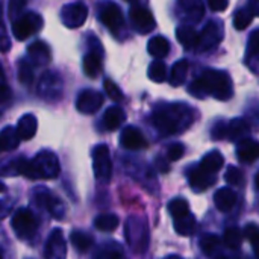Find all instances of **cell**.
<instances>
[{"label": "cell", "instance_id": "obj_44", "mask_svg": "<svg viewBox=\"0 0 259 259\" xmlns=\"http://www.w3.org/2000/svg\"><path fill=\"white\" fill-rule=\"evenodd\" d=\"M243 237H246V238L250 241V244H252L253 250L256 252V250H258V237H259V229H258V226H256V223H249V225L244 228V234H243Z\"/></svg>", "mask_w": 259, "mask_h": 259}, {"label": "cell", "instance_id": "obj_35", "mask_svg": "<svg viewBox=\"0 0 259 259\" xmlns=\"http://www.w3.org/2000/svg\"><path fill=\"white\" fill-rule=\"evenodd\" d=\"M259 30H253L252 35H250V39H249V44H247V50H249V55H247V64L250 65V68L253 71H258V67H256V62H258V55H259Z\"/></svg>", "mask_w": 259, "mask_h": 259}, {"label": "cell", "instance_id": "obj_22", "mask_svg": "<svg viewBox=\"0 0 259 259\" xmlns=\"http://www.w3.org/2000/svg\"><path fill=\"white\" fill-rule=\"evenodd\" d=\"M36 129H38V121H36V117L32 115V114H26L23 115L18 123H17V135L20 140H32L36 134Z\"/></svg>", "mask_w": 259, "mask_h": 259}, {"label": "cell", "instance_id": "obj_48", "mask_svg": "<svg viewBox=\"0 0 259 259\" xmlns=\"http://www.w3.org/2000/svg\"><path fill=\"white\" fill-rule=\"evenodd\" d=\"M206 2H208V6L215 12L225 11L229 5V0H206Z\"/></svg>", "mask_w": 259, "mask_h": 259}, {"label": "cell", "instance_id": "obj_55", "mask_svg": "<svg viewBox=\"0 0 259 259\" xmlns=\"http://www.w3.org/2000/svg\"><path fill=\"white\" fill-rule=\"evenodd\" d=\"M164 259H184V258H181V256H178V255H170V256H167V258H164Z\"/></svg>", "mask_w": 259, "mask_h": 259}, {"label": "cell", "instance_id": "obj_20", "mask_svg": "<svg viewBox=\"0 0 259 259\" xmlns=\"http://www.w3.org/2000/svg\"><path fill=\"white\" fill-rule=\"evenodd\" d=\"M29 62L35 65H46L50 61V47L44 41H33L27 47Z\"/></svg>", "mask_w": 259, "mask_h": 259}, {"label": "cell", "instance_id": "obj_40", "mask_svg": "<svg viewBox=\"0 0 259 259\" xmlns=\"http://www.w3.org/2000/svg\"><path fill=\"white\" fill-rule=\"evenodd\" d=\"M220 246V238L215 234H205L200 238V249L206 256H211Z\"/></svg>", "mask_w": 259, "mask_h": 259}, {"label": "cell", "instance_id": "obj_12", "mask_svg": "<svg viewBox=\"0 0 259 259\" xmlns=\"http://www.w3.org/2000/svg\"><path fill=\"white\" fill-rule=\"evenodd\" d=\"M87 17H88V9L82 2L68 3L61 9V21L70 29L80 27L87 21Z\"/></svg>", "mask_w": 259, "mask_h": 259}, {"label": "cell", "instance_id": "obj_60", "mask_svg": "<svg viewBox=\"0 0 259 259\" xmlns=\"http://www.w3.org/2000/svg\"><path fill=\"white\" fill-rule=\"evenodd\" d=\"M124 2H129V3H132V2H135V0H124Z\"/></svg>", "mask_w": 259, "mask_h": 259}, {"label": "cell", "instance_id": "obj_29", "mask_svg": "<svg viewBox=\"0 0 259 259\" xmlns=\"http://www.w3.org/2000/svg\"><path fill=\"white\" fill-rule=\"evenodd\" d=\"M70 240H71V244L74 246V249L80 253H87L94 246L93 235L85 231H73L70 235Z\"/></svg>", "mask_w": 259, "mask_h": 259}, {"label": "cell", "instance_id": "obj_10", "mask_svg": "<svg viewBox=\"0 0 259 259\" xmlns=\"http://www.w3.org/2000/svg\"><path fill=\"white\" fill-rule=\"evenodd\" d=\"M99 20L106 26L112 35H118L124 27V17L121 9L112 2H103L99 6Z\"/></svg>", "mask_w": 259, "mask_h": 259}, {"label": "cell", "instance_id": "obj_30", "mask_svg": "<svg viewBox=\"0 0 259 259\" xmlns=\"http://www.w3.org/2000/svg\"><path fill=\"white\" fill-rule=\"evenodd\" d=\"M176 36L178 41L185 47V49H193L196 47L197 42V32L193 26L190 24H182L176 29Z\"/></svg>", "mask_w": 259, "mask_h": 259}, {"label": "cell", "instance_id": "obj_1", "mask_svg": "<svg viewBox=\"0 0 259 259\" xmlns=\"http://www.w3.org/2000/svg\"><path fill=\"white\" fill-rule=\"evenodd\" d=\"M194 114L182 103H162L152 114V123L161 135H176L191 126Z\"/></svg>", "mask_w": 259, "mask_h": 259}, {"label": "cell", "instance_id": "obj_54", "mask_svg": "<svg viewBox=\"0 0 259 259\" xmlns=\"http://www.w3.org/2000/svg\"><path fill=\"white\" fill-rule=\"evenodd\" d=\"M3 83H6V79H5V73H3V68H2V65H0V85H3Z\"/></svg>", "mask_w": 259, "mask_h": 259}, {"label": "cell", "instance_id": "obj_4", "mask_svg": "<svg viewBox=\"0 0 259 259\" xmlns=\"http://www.w3.org/2000/svg\"><path fill=\"white\" fill-rule=\"evenodd\" d=\"M124 237L129 247L135 253H143L149 247V241H150L147 222L138 215L129 217L124 226Z\"/></svg>", "mask_w": 259, "mask_h": 259}, {"label": "cell", "instance_id": "obj_11", "mask_svg": "<svg viewBox=\"0 0 259 259\" xmlns=\"http://www.w3.org/2000/svg\"><path fill=\"white\" fill-rule=\"evenodd\" d=\"M35 200L53 219H56V220L64 219V215H65V206H64V203L59 200V197H56L55 194H52L46 187H38L35 190Z\"/></svg>", "mask_w": 259, "mask_h": 259}, {"label": "cell", "instance_id": "obj_24", "mask_svg": "<svg viewBox=\"0 0 259 259\" xmlns=\"http://www.w3.org/2000/svg\"><path fill=\"white\" fill-rule=\"evenodd\" d=\"M100 55H102V52L91 50L83 56L82 68L88 77H97V74L100 73V68H102V56Z\"/></svg>", "mask_w": 259, "mask_h": 259}, {"label": "cell", "instance_id": "obj_49", "mask_svg": "<svg viewBox=\"0 0 259 259\" xmlns=\"http://www.w3.org/2000/svg\"><path fill=\"white\" fill-rule=\"evenodd\" d=\"M11 97H12L11 88L6 83L0 85V103H8L11 100Z\"/></svg>", "mask_w": 259, "mask_h": 259}, {"label": "cell", "instance_id": "obj_28", "mask_svg": "<svg viewBox=\"0 0 259 259\" xmlns=\"http://www.w3.org/2000/svg\"><path fill=\"white\" fill-rule=\"evenodd\" d=\"M124 252L118 243H105L102 244L93 255V259H123Z\"/></svg>", "mask_w": 259, "mask_h": 259}, {"label": "cell", "instance_id": "obj_61", "mask_svg": "<svg viewBox=\"0 0 259 259\" xmlns=\"http://www.w3.org/2000/svg\"><path fill=\"white\" fill-rule=\"evenodd\" d=\"M0 152H2V149H0Z\"/></svg>", "mask_w": 259, "mask_h": 259}, {"label": "cell", "instance_id": "obj_51", "mask_svg": "<svg viewBox=\"0 0 259 259\" xmlns=\"http://www.w3.org/2000/svg\"><path fill=\"white\" fill-rule=\"evenodd\" d=\"M9 209H11V203L6 206V205H5V200H0V220L5 219V217L8 215Z\"/></svg>", "mask_w": 259, "mask_h": 259}, {"label": "cell", "instance_id": "obj_3", "mask_svg": "<svg viewBox=\"0 0 259 259\" xmlns=\"http://www.w3.org/2000/svg\"><path fill=\"white\" fill-rule=\"evenodd\" d=\"M17 175H23L29 179H55L59 175V161L53 152L42 150L33 159L24 158L15 159Z\"/></svg>", "mask_w": 259, "mask_h": 259}, {"label": "cell", "instance_id": "obj_39", "mask_svg": "<svg viewBox=\"0 0 259 259\" xmlns=\"http://www.w3.org/2000/svg\"><path fill=\"white\" fill-rule=\"evenodd\" d=\"M253 18H255V15L252 14V11L249 8H241L237 11V14L234 17V26L238 30H244L253 21Z\"/></svg>", "mask_w": 259, "mask_h": 259}, {"label": "cell", "instance_id": "obj_17", "mask_svg": "<svg viewBox=\"0 0 259 259\" xmlns=\"http://www.w3.org/2000/svg\"><path fill=\"white\" fill-rule=\"evenodd\" d=\"M178 11L184 20L197 23L203 18L205 6L202 0H178Z\"/></svg>", "mask_w": 259, "mask_h": 259}, {"label": "cell", "instance_id": "obj_37", "mask_svg": "<svg viewBox=\"0 0 259 259\" xmlns=\"http://www.w3.org/2000/svg\"><path fill=\"white\" fill-rule=\"evenodd\" d=\"M223 243L226 247L232 249V250H237L241 247V243H243V234L238 228H228L225 231V235H223Z\"/></svg>", "mask_w": 259, "mask_h": 259}, {"label": "cell", "instance_id": "obj_58", "mask_svg": "<svg viewBox=\"0 0 259 259\" xmlns=\"http://www.w3.org/2000/svg\"><path fill=\"white\" fill-rule=\"evenodd\" d=\"M0 24H2V5H0Z\"/></svg>", "mask_w": 259, "mask_h": 259}, {"label": "cell", "instance_id": "obj_53", "mask_svg": "<svg viewBox=\"0 0 259 259\" xmlns=\"http://www.w3.org/2000/svg\"><path fill=\"white\" fill-rule=\"evenodd\" d=\"M156 164H158V168H159V171H164V173H165V171H168V165H167L164 161L161 162V159H159V158L156 159Z\"/></svg>", "mask_w": 259, "mask_h": 259}, {"label": "cell", "instance_id": "obj_45", "mask_svg": "<svg viewBox=\"0 0 259 259\" xmlns=\"http://www.w3.org/2000/svg\"><path fill=\"white\" fill-rule=\"evenodd\" d=\"M103 87H105L106 94H108L114 102H121V100H123V93H121V90H120L111 79H105Z\"/></svg>", "mask_w": 259, "mask_h": 259}, {"label": "cell", "instance_id": "obj_15", "mask_svg": "<svg viewBox=\"0 0 259 259\" xmlns=\"http://www.w3.org/2000/svg\"><path fill=\"white\" fill-rule=\"evenodd\" d=\"M103 102H105V99H103L102 93L94 91V90H83L77 96L76 108L82 114H94L102 108Z\"/></svg>", "mask_w": 259, "mask_h": 259}, {"label": "cell", "instance_id": "obj_56", "mask_svg": "<svg viewBox=\"0 0 259 259\" xmlns=\"http://www.w3.org/2000/svg\"><path fill=\"white\" fill-rule=\"evenodd\" d=\"M6 190V187H5V184L3 182H0V193H3Z\"/></svg>", "mask_w": 259, "mask_h": 259}, {"label": "cell", "instance_id": "obj_42", "mask_svg": "<svg viewBox=\"0 0 259 259\" xmlns=\"http://www.w3.org/2000/svg\"><path fill=\"white\" fill-rule=\"evenodd\" d=\"M225 179L229 185H234V187H238L244 182V173L235 167V165H231L228 170H226V175H225Z\"/></svg>", "mask_w": 259, "mask_h": 259}, {"label": "cell", "instance_id": "obj_5", "mask_svg": "<svg viewBox=\"0 0 259 259\" xmlns=\"http://www.w3.org/2000/svg\"><path fill=\"white\" fill-rule=\"evenodd\" d=\"M11 225H12V229L17 234V237L21 240H30L38 229L36 217L29 208L17 209L12 215Z\"/></svg>", "mask_w": 259, "mask_h": 259}, {"label": "cell", "instance_id": "obj_52", "mask_svg": "<svg viewBox=\"0 0 259 259\" xmlns=\"http://www.w3.org/2000/svg\"><path fill=\"white\" fill-rule=\"evenodd\" d=\"M250 11H252V14L256 17L258 15V11H259V0H249V6H247Z\"/></svg>", "mask_w": 259, "mask_h": 259}, {"label": "cell", "instance_id": "obj_7", "mask_svg": "<svg viewBox=\"0 0 259 259\" xmlns=\"http://www.w3.org/2000/svg\"><path fill=\"white\" fill-rule=\"evenodd\" d=\"M225 36V27L220 20H211L205 24L200 33H197L196 49L200 52L211 50L217 47Z\"/></svg>", "mask_w": 259, "mask_h": 259}, {"label": "cell", "instance_id": "obj_57", "mask_svg": "<svg viewBox=\"0 0 259 259\" xmlns=\"http://www.w3.org/2000/svg\"><path fill=\"white\" fill-rule=\"evenodd\" d=\"M215 259H229L228 256H223V255H220V256H217Z\"/></svg>", "mask_w": 259, "mask_h": 259}, {"label": "cell", "instance_id": "obj_46", "mask_svg": "<svg viewBox=\"0 0 259 259\" xmlns=\"http://www.w3.org/2000/svg\"><path fill=\"white\" fill-rule=\"evenodd\" d=\"M184 153H185L184 144L175 143V144H171V146L168 147V150H167V158H168L170 161H179V159L184 156Z\"/></svg>", "mask_w": 259, "mask_h": 259}, {"label": "cell", "instance_id": "obj_25", "mask_svg": "<svg viewBox=\"0 0 259 259\" xmlns=\"http://www.w3.org/2000/svg\"><path fill=\"white\" fill-rule=\"evenodd\" d=\"M126 120V114L120 106H109L105 114H103V124L108 131H115L118 129L123 121Z\"/></svg>", "mask_w": 259, "mask_h": 259}, {"label": "cell", "instance_id": "obj_41", "mask_svg": "<svg viewBox=\"0 0 259 259\" xmlns=\"http://www.w3.org/2000/svg\"><path fill=\"white\" fill-rule=\"evenodd\" d=\"M18 80L23 85H30L33 80V68L32 64L26 59H20L18 62Z\"/></svg>", "mask_w": 259, "mask_h": 259}, {"label": "cell", "instance_id": "obj_38", "mask_svg": "<svg viewBox=\"0 0 259 259\" xmlns=\"http://www.w3.org/2000/svg\"><path fill=\"white\" fill-rule=\"evenodd\" d=\"M168 212L173 219H181L187 214H190V205L185 199L182 197H176L173 200H170L168 203Z\"/></svg>", "mask_w": 259, "mask_h": 259}, {"label": "cell", "instance_id": "obj_6", "mask_svg": "<svg viewBox=\"0 0 259 259\" xmlns=\"http://www.w3.org/2000/svg\"><path fill=\"white\" fill-rule=\"evenodd\" d=\"M42 27V17L36 12H26L14 20L12 33L18 41H24L29 36L38 33Z\"/></svg>", "mask_w": 259, "mask_h": 259}, {"label": "cell", "instance_id": "obj_33", "mask_svg": "<svg viewBox=\"0 0 259 259\" xmlns=\"http://www.w3.org/2000/svg\"><path fill=\"white\" fill-rule=\"evenodd\" d=\"M187 74H188V62L185 59L178 61L171 67V71H170V77H168L170 85L171 87H181L185 82Z\"/></svg>", "mask_w": 259, "mask_h": 259}, {"label": "cell", "instance_id": "obj_8", "mask_svg": "<svg viewBox=\"0 0 259 259\" xmlns=\"http://www.w3.org/2000/svg\"><path fill=\"white\" fill-rule=\"evenodd\" d=\"M64 91V82L58 73L53 71H46L38 83V96L44 99L46 102H55L59 100Z\"/></svg>", "mask_w": 259, "mask_h": 259}, {"label": "cell", "instance_id": "obj_32", "mask_svg": "<svg viewBox=\"0 0 259 259\" xmlns=\"http://www.w3.org/2000/svg\"><path fill=\"white\" fill-rule=\"evenodd\" d=\"M20 144V138L17 135L15 127L12 126H6L2 132H0V149L2 150H15Z\"/></svg>", "mask_w": 259, "mask_h": 259}, {"label": "cell", "instance_id": "obj_14", "mask_svg": "<svg viewBox=\"0 0 259 259\" xmlns=\"http://www.w3.org/2000/svg\"><path fill=\"white\" fill-rule=\"evenodd\" d=\"M44 258L46 259H65L67 258V243L61 229H55L44 246Z\"/></svg>", "mask_w": 259, "mask_h": 259}, {"label": "cell", "instance_id": "obj_36", "mask_svg": "<svg viewBox=\"0 0 259 259\" xmlns=\"http://www.w3.org/2000/svg\"><path fill=\"white\" fill-rule=\"evenodd\" d=\"M149 79L156 82V83H161L167 79V65L164 61L161 59H156L150 64L149 67V73H147Z\"/></svg>", "mask_w": 259, "mask_h": 259}, {"label": "cell", "instance_id": "obj_9", "mask_svg": "<svg viewBox=\"0 0 259 259\" xmlns=\"http://www.w3.org/2000/svg\"><path fill=\"white\" fill-rule=\"evenodd\" d=\"M93 170L99 182H109L112 175V161L108 146L99 144L93 149Z\"/></svg>", "mask_w": 259, "mask_h": 259}, {"label": "cell", "instance_id": "obj_47", "mask_svg": "<svg viewBox=\"0 0 259 259\" xmlns=\"http://www.w3.org/2000/svg\"><path fill=\"white\" fill-rule=\"evenodd\" d=\"M226 134H228V124H226L225 121H222V120L217 121V123L212 126V129H211V137H212L215 141L226 138Z\"/></svg>", "mask_w": 259, "mask_h": 259}, {"label": "cell", "instance_id": "obj_13", "mask_svg": "<svg viewBox=\"0 0 259 259\" xmlns=\"http://www.w3.org/2000/svg\"><path fill=\"white\" fill-rule=\"evenodd\" d=\"M129 20H131L132 27L138 33H143V35L150 33L156 24L152 12L144 6H132L129 9Z\"/></svg>", "mask_w": 259, "mask_h": 259}, {"label": "cell", "instance_id": "obj_23", "mask_svg": "<svg viewBox=\"0 0 259 259\" xmlns=\"http://www.w3.org/2000/svg\"><path fill=\"white\" fill-rule=\"evenodd\" d=\"M250 134V126L244 118H234L229 124H228V134L226 138H229V141L232 143H238L244 138H247Z\"/></svg>", "mask_w": 259, "mask_h": 259}, {"label": "cell", "instance_id": "obj_34", "mask_svg": "<svg viewBox=\"0 0 259 259\" xmlns=\"http://www.w3.org/2000/svg\"><path fill=\"white\" fill-rule=\"evenodd\" d=\"M118 217L114 214H100L94 220V228L100 232H114L118 228Z\"/></svg>", "mask_w": 259, "mask_h": 259}, {"label": "cell", "instance_id": "obj_18", "mask_svg": "<svg viewBox=\"0 0 259 259\" xmlns=\"http://www.w3.org/2000/svg\"><path fill=\"white\" fill-rule=\"evenodd\" d=\"M188 181H190V185H191L193 191L202 193V191L208 190L211 185L215 184V176L208 173V171H205L199 165V167H193L188 171Z\"/></svg>", "mask_w": 259, "mask_h": 259}, {"label": "cell", "instance_id": "obj_19", "mask_svg": "<svg viewBox=\"0 0 259 259\" xmlns=\"http://www.w3.org/2000/svg\"><path fill=\"white\" fill-rule=\"evenodd\" d=\"M259 155V146L258 143L252 138H244L241 141H238V147H237V156L241 162L244 164H252L258 159Z\"/></svg>", "mask_w": 259, "mask_h": 259}, {"label": "cell", "instance_id": "obj_27", "mask_svg": "<svg viewBox=\"0 0 259 259\" xmlns=\"http://www.w3.org/2000/svg\"><path fill=\"white\" fill-rule=\"evenodd\" d=\"M223 164H225L223 155H222L219 150H212V152L206 153V155L202 158L200 168H203L205 171H208V173H211V175H215V173H219V171L223 168Z\"/></svg>", "mask_w": 259, "mask_h": 259}, {"label": "cell", "instance_id": "obj_31", "mask_svg": "<svg viewBox=\"0 0 259 259\" xmlns=\"http://www.w3.org/2000/svg\"><path fill=\"white\" fill-rule=\"evenodd\" d=\"M175 231L179 235L184 237H191L197 231V222L191 214H187L181 219H175Z\"/></svg>", "mask_w": 259, "mask_h": 259}, {"label": "cell", "instance_id": "obj_21", "mask_svg": "<svg viewBox=\"0 0 259 259\" xmlns=\"http://www.w3.org/2000/svg\"><path fill=\"white\" fill-rule=\"evenodd\" d=\"M214 203L220 212H229L237 203V194L232 188H220L214 194Z\"/></svg>", "mask_w": 259, "mask_h": 259}, {"label": "cell", "instance_id": "obj_16", "mask_svg": "<svg viewBox=\"0 0 259 259\" xmlns=\"http://www.w3.org/2000/svg\"><path fill=\"white\" fill-rule=\"evenodd\" d=\"M120 144L126 150H141L147 147V140L135 126H127L120 134Z\"/></svg>", "mask_w": 259, "mask_h": 259}, {"label": "cell", "instance_id": "obj_50", "mask_svg": "<svg viewBox=\"0 0 259 259\" xmlns=\"http://www.w3.org/2000/svg\"><path fill=\"white\" fill-rule=\"evenodd\" d=\"M6 50H9V39L6 36V30L0 24V52H6Z\"/></svg>", "mask_w": 259, "mask_h": 259}, {"label": "cell", "instance_id": "obj_2", "mask_svg": "<svg viewBox=\"0 0 259 259\" xmlns=\"http://www.w3.org/2000/svg\"><path fill=\"white\" fill-rule=\"evenodd\" d=\"M188 91L197 99L212 96L219 100H229L234 94L231 76L220 70H205L203 74L190 85Z\"/></svg>", "mask_w": 259, "mask_h": 259}, {"label": "cell", "instance_id": "obj_26", "mask_svg": "<svg viewBox=\"0 0 259 259\" xmlns=\"http://www.w3.org/2000/svg\"><path fill=\"white\" fill-rule=\"evenodd\" d=\"M147 52L156 58V59H162L168 55L170 52V42L165 36L162 35H158V36H153L150 38V41L147 42Z\"/></svg>", "mask_w": 259, "mask_h": 259}, {"label": "cell", "instance_id": "obj_43", "mask_svg": "<svg viewBox=\"0 0 259 259\" xmlns=\"http://www.w3.org/2000/svg\"><path fill=\"white\" fill-rule=\"evenodd\" d=\"M27 0H9L8 2V15L11 20H15L21 15L23 9L26 8Z\"/></svg>", "mask_w": 259, "mask_h": 259}, {"label": "cell", "instance_id": "obj_59", "mask_svg": "<svg viewBox=\"0 0 259 259\" xmlns=\"http://www.w3.org/2000/svg\"><path fill=\"white\" fill-rule=\"evenodd\" d=\"M0 259H3V253H2V250H0Z\"/></svg>", "mask_w": 259, "mask_h": 259}]
</instances>
